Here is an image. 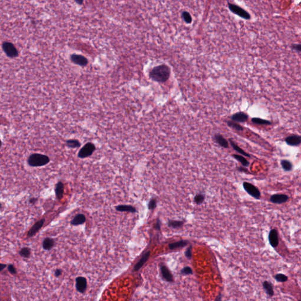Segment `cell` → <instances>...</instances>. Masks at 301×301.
Segmentation results:
<instances>
[{
	"instance_id": "cell-30",
	"label": "cell",
	"mask_w": 301,
	"mask_h": 301,
	"mask_svg": "<svg viewBox=\"0 0 301 301\" xmlns=\"http://www.w3.org/2000/svg\"><path fill=\"white\" fill-rule=\"evenodd\" d=\"M227 125H228V127L232 128H233V129H234L237 131H243V128L241 125H240L239 124H237V122L229 121L227 122Z\"/></svg>"
},
{
	"instance_id": "cell-5",
	"label": "cell",
	"mask_w": 301,
	"mask_h": 301,
	"mask_svg": "<svg viewBox=\"0 0 301 301\" xmlns=\"http://www.w3.org/2000/svg\"><path fill=\"white\" fill-rule=\"evenodd\" d=\"M95 149V146L93 143L88 142L79 151L78 156L82 159L89 157L93 154Z\"/></svg>"
},
{
	"instance_id": "cell-27",
	"label": "cell",
	"mask_w": 301,
	"mask_h": 301,
	"mask_svg": "<svg viewBox=\"0 0 301 301\" xmlns=\"http://www.w3.org/2000/svg\"><path fill=\"white\" fill-rule=\"evenodd\" d=\"M67 145L71 148H77L80 147L81 143L76 139H69L67 141Z\"/></svg>"
},
{
	"instance_id": "cell-14",
	"label": "cell",
	"mask_w": 301,
	"mask_h": 301,
	"mask_svg": "<svg viewBox=\"0 0 301 301\" xmlns=\"http://www.w3.org/2000/svg\"><path fill=\"white\" fill-rule=\"evenodd\" d=\"M231 118L233 122L242 123L248 120V116L243 112H239L233 114Z\"/></svg>"
},
{
	"instance_id": "cell-43",
	"label": "cell",
	"mask_w": 301,
	"mask_h": 301,
	"mask_svg": "<svg viewBox=\"0 0 301 301\" xmlns=\"http://www.w3.org/2000/svg\"><path fill=\"white\" fill-rule=\"evenodd\" d=\"M37 201H38V199L37 198H30L29 199V203H32V204H34Z\"/></svg>"
},
{
	"instance_id": "cell-33",
	"label": "cell",
	"mask_w": 301,
	"mask_h": 301,
	"mask_svg": "<svg viewBox=\"0 0 301 301\" xmlns=\"http://www.w3.org/2000/svg\"><path fill=\"white\" fill-rule=\"evenodd\" d=\"M20 255L25 258H28L31 255V250L28 248L25 247L20 250Z\"/></svg>"
},
{
	"instance_id": "cell-40",
	"label": "cell",
	"mask_w": 301,
	"mask_h": 301,
	"mask_svg": "<svg viewBox=\"0 0 301 301\" xmlns=\"http://www.w3.org/2000/svg\"><path fill=\"white\" fill-rule=\"evenodd\" d=\"M155 228H156V229L158 230H160V228H161V222L159 219H158L157 220H156V225H155Z\"/></svg>"
},
{
	"instance_id": "cell-9",
	"label": "cell",
	"mask_w": 301,
	"mask_h": 301,
	"mask_svg": "<svg viewBox=\"0 0 301 301\" xmlns=\"http://www.w3.org/2000/svg\"><path fill=\"white\" fill-rule=\"evenodd\" d=\"M71 60L73 63L76 65H79L82 67V66L85 67L88 64V59L84 56L81 55H77V54L71 55Z\"/></svg>"
},
{
	"instance_id": "cell-16",
	"label": "cell",
	"mask_w": 301,
	"mask_h": 301,
	"mask_svg": "<svg viewBox=\"0 0 301 301\" xmlns=\"http://www.w3.org/2000/svg\"><path fill=\"white\" fill-rule=\"evenodd\" d=\"M86 222V217L82 214L76 215L74 218L71 221V224L74 226H78L82 225Z\"/></svg>"
},
{
	"instance_id": "cell-42",
	"label": "cell",
	"mask_w": 301,
	"mask_h": 301,
	"mask_svg": "<svg viewBox=\"0 0 301 301\" xmlns=\"http://www.w3.org/2000/svg\"><path fill=\"white\" fill-rule=\"evenodd\" d=\"M222 294L221 293H220L218 295L216 296V298H215V301H222Z\"/></svg>"
},
{
	"instance_id": "cell-45",
	"label": "cell",
	"mask_w": 301,
	"mask_h": 301,
	"mask_svg": "<svg viewBox=\"0 0 301 301\" xmlns=\"http://www.w3.org/2000/svg\"><path fill=\"white\" fill-rule=\"evenodd\" d=\"M76 2H77V3H79V4H82L83 3V1H76Z\"/></svg>"
},
{
	"instance_id": "cell-17",
	"label": "cell",
	"mask_w": 301,
	"mask_h": 301,
	"mask_svg": "<svg viewBox=\"0 0 301 301\" xmlns=\"http://www.w3.org/2000/svg\"><path fill=\"white\" fill-rule=\"evenodd\" d=\"M150 251H148L145 253L144 255H143V256L141 258L140 261L136 264L135 266H134L133 269H134L135 271H137L141 269V268L144 265V264H145V262L148 260V259L150 256Z\"/></svg>"
},
{
	"instance_id": "cell-15",
	"label": "cell",
	"mask_w": 301,
	"mask_h": 301,
	"mask_svg": "<svg viewBox=\"0 0 301 301\" xmlns=\"http://www.w3.org/2000/svg\"><path fill=\"white\" fill-rule=\"evenodd\" d=\"M214 140L216 143H218L220 146L224 148H228L229 146V143L228 141L220 133H216L214 135Z\"/></svg>"
},
{
	"instance_id": "cell-38",
	"label": "cell",
	"mask_w": 301,
	"mask_h": 301,
	"mask_svg": "<svg viewBox=\"0 0 301 301\" xmlns=\"http://www.w3.org/2000/svg\"><path fill=\"white\" fill-rule=\"evenodd\" d=\"M8 269L9 272H10L12 275L17 273V270H16L15 268L12 265H9L8 266Z\"/></svg>"
},
{
	"instance_id": "cell-36",
	"label": "cell",
	"mask_w": 301,
	"mask_h": 301,
	"mask_svg": "<svg viewBox=\"0 0 301 301\" xmlns=\"http://www.w3.org/2000/svg\"><path fill=\"white\" fill-rule=\"evenodd\" d=\"M156 207V201L155 198H152L148 203V208L149 209H154Z\"/></svg>"
},
{
	"instance_id": "cell-47",
	"label": "cell",
	"mask_w": 301,
	"mask_h": 301,
	"mask_svg": "<svg viewBox=\"0 0 301 301\" xmlns=\"http://www.w3.org/2000/svg\"><path fill=\"white\" fill-rule=\"evenodd\" d=\"M1 203H0V208H1Z\"/></svg>"
},
{
	"instance_id": "cell-28",
	"label": "cell",
	"mask_w": 301,
	"mask_h": 301,
	"mask_svg": "<svg viewBox=\"0 0 301 301\" xmlns=\"http://www.w3.org/2000/svg\"><path fill=\"white\" fill-rule=\"evenodd\" d=\"M251 121L252 122L255 124L258 125H271L272 122L268 120L261 119L260 118H253L251 120Z\"/></svg>"
},
{
	"instance_id": "cell-29",
	"label": "cell",
	"mask_w": 301,
	"mask_h": 301,
	"mask_svg": "<svg viewBox=\"0 0 301 301\" xmlns=\"http://www.w3.org/2000/svg\"><path fill=\"white\" fill-rule=\"evenodd\" d=\"M205 198V195L203 193H198L194 198V201L197 205H200L203 203Z\"/></svg>"
},
{
	"instance_id": "cell-2",
	"label": "cell",
	"mask_w": 301,
	"mask_h": 301,
	"mask_svg": "<svg viewBox=\"0 0 301 301\" xmlns=\"http://www.w3.org/2000/svg\"><path fill=\"white\" fill-rule=\"evenodd\" d=\"M50 158L46 155L35 153L28 157L27 162L29 166L33 167H39L44 166L50 162Z\"/></svg>"
},
{
	"instance_id": "cell-8",
	"label": "cell",
	"mask_w": 301,
	"mask_h": 301,
	"mask_svg": "<svg viewBox=\"0 0 301 301\" xmlns=\"http://www.w3.org/2000/svg\"><path fill=\"white\" fill-rule=\"evenodd\" d=\"M269 242L271 246L273 248H275L278 246L279 244V237H278V231L275 229H271L268 235Z\"/></svg>"
},
{
	"instance_id": "cell-25",
	"label": "cell",
	"mask_w": 301,
	"mask_h": 301,
	"mask_svg": "<svg viewBox=\"0 0 301 301\" xmlns=\"http://www.w3.org/2000/svg\"><path fill=\"white\" fill-rule=\"evenodd\" d=\"M233 157L235 159H237L238 161L241 162V164L243 165L244 167H248L249 166V162L245 157L241 156L240 155H237V154H233Z\"/></svg>"
},
{
	"instance_id": "cell-21",
	"label": "cell",
	"mask_w": 301,
	"mask_h": 301,
	"mask_svg": "<svg viewBox=\"0 0 301 301\" xmlns=\"http://www.w3.org/2000/svg\"><path fill=\"white\" fill-rule=\"evenodd\" d=\"M116 210L120 212H129L131 213H135L137 212V209L135 208L131 205H121L116 207Z\"/></svg>"
},
{
	"instance_id": "cell-48",
	"label": "cell",
	"mask_w": 301,
	"mask_h": 301,
	"mask_svg": "<svg viewBox=\"0 0 301 301\" xmlns=\"http://www.w3.org/2000/svg\"><path fill=\"white\" fill-rule=\"evenodd\" d=\"M298 301H301V299H299V300H298Z\"/></svg>"
},
{
	"instance_id": "cell-44",
	"label": "cell",
	"mask_w": 301,
	"mask_h": 301,
	"mask_svg": "<svg viewBox=\"0 0 301 301\" xmlns=\"http://www.w3.org/2000/svg\"><path fill=\"white\" fill-rule=\"evenodd\" d=\"M6 267V265L5 264H0V272L2 271Z\"/></svg>"
},
{
	"instance_id": "cell-6",
	"label": "cell",
	"mask_w": 301,
	"mask_h": 301,
	"mask_svg": "<svg viewBox=\"0 0 301 301\" xmlns=\"http://www.w3.org/2000/svg\"><path fill=\"white\" fill-rule=\"evenodd\" d=\"M243 187L245 191L251 195L256 199H259L261 198V192L260 190L252 184L244 182L243 183Z\"/></svg>"
},
{
	"instance_id": "cell-31",
	"label": "cell",
	"mask_w": 301,
	"mask_h": 301,
	"mask_svg": "<svg viewBox=\"0 0 301 301\" xmlns=\"http://www.w3.org/2000/svg\"><path fill=\"white\" fill-rule=\"evenodd\" d=\"M181 17H182V18L183 19V20L186 24H191L192 21V17H191V14L189 12L186 11L182 12V14H181Z\"/></svg>"
},
{
	"instance_id": "cell-11",
	"label": "cell",
	"mask_w": 301,
	"mask_h": 301,
	"mask_svg": "<svg viewBox=\"0 0 301 301\" xmlns=\"http://www.w3.org/2000/svg\"><path fill=\"white\" fill-rule=\"evenodd\" d=\"M45 221H46L45 219H42L38 221L37 222H36L28 232L27 237L31 238L34 236L35 234L40 230L41 228L44 225Z\"/></svg>"
},
{
	"instance_id": "cell-24",
	"label": "cell",
	"mask_w": 301,
	"mask_h": 301,
	"mask_svg": "<svg viewBox=\"0 0 301 301\" xmlns=\"http://www.w3.org/2000/svg\"><path fill=\"white\" fill-rule=\"evenodd\" d=\"M281 164L282 168H283V169L285 171L289 172L292 169L293 165H292V162L288 161V160H287V159H282L281 161Z\"/></svg>"
},
{
	"instance_id": "cell-4",
	"label": "cell",
	"mask_w": 301,
	"mask_h": 301,
	"mask_svg": "<svg viewBox=\"0 0 301 301\" xmlns=\"http://www.w3.org/2000/svg\"><path fill=\"white\" fill-rule=\"evenodd\" d=\"M228 8L229 10L233 14L238 15L239 17L246 20H249L251 19V15L249 14L248 12L246 11L245 10L241 8V7L237 6L236 4H233L230 2H228Z\"/></svg>"
},
{
	"instance_id": "cell-34",
	"label": "cell",
	"mask_w": 301,
	"mask_h": 301,
	"mask_svg": "<svg viewBox=\"0 0 301 301\" xmlns=\"http://www.w3.org/2000/svg\"><path fill=\"white\" fill-rule=\"evenodd\" d=\"M181 273L182 275H192L193 274V271L192 269L190 266H185L183 268L181 271Z\"/></svg>"
},
{
	"instance_id": "cell-39",
	"label": "cell",
	"mask_w": 301,
	"mask_h": 301,
	"mask_svg": "<svg viewBox=\"0 0 301 301\" xmlns=\"http://www.w3.org/2000/svg\"><path fill=\"white\" fill-rule=\"evenodd\" d=\"M237 169L239 172H243L248 173V170L245 167H238Z\"/></svg>"
},
{
	"instance_id": "cell-7",
	"label": "cell",
	"mask_w": 301,
	"mask_h": 301,
	"mask_svg": "<svg viewBox=\"0 0 301 301\" xmlns=\"http://www.w3.org/2000/svg\"><path fill=\"white\" fill-rule=\"evenodd\" d=\"M289 199V197L285 194H273L270 197V201L275 204H282L286 203Z\"/></svg>"
},
{
	"instance_id": "cell-13",
	"label": "cell",
	"mask_w": 301,
	"mask_h": 301,
	"mask_svg": "<svg viewBox=\"0 0 301 301\" xmlns=\"http://www.w3.org/2000/svg\"><path fill=\"white\" fill-rule=\"evenodd\" d=\"M161 271L162 277L166 281L169 282H172L174 281L173 275L167 266L165 265H162L161 266Z\"/></svg>"
},
{
	"instance_id": "cell-3",
	"label": "cell",
	"mask_w": 301,
	"mask_h": 301,
	"mask_svg": "<svg viewBox=\"0 0 301 301\" xmlns=\"http://www.w3.org/2000/svg\"><path fill=\"white\" fill-rule=\"evenodd\" d=\"M2 48L5 52L7 56L9 58H16L18 56V52L16 47L14 45L8 41L3 42L2 44Z\"/></svg>"
},
{
	"instance_id": "cell-18",
	"label": "cell",
	"mask_w": 301,
	"mask_h": 301,
	"mask_svg": "<svg viewBox=\"0 0 301 301\" xmlns=\"http://www.w3.org/2000/svg\"><path fill=\"white\" fill-rule=\"evenodd\" d=\"M64 192V185L62 182H58L56 185L55 188V192L56 198L58 200H60L63 198Z\"/></svg>"
},
{
	"instance_id": "cell-10",
	"label": "cell",
	"mask_w": 301,
	"mask_h": 301,
	"mask_svg": "<svg viewBox=\"0 0 301 301\" xmlns=\"http://www.w3.org/2000/svg\"><path fill=\"white\" fill-rule=\"evenodd\" d=\"M87 282L86 278L79 277L76 279V288L80 293H84L87 289Z\"/></svg>"
},
{
	"instance_id": "cell-20",
	"label": "cell",
	"mask_w": 301,
	"mask_h": 301,
	"mask_svg": "<svg viewBox=\"0 0 301 301\" xmlns=\"http://www.w3.org/2000/svg\"><path fill=\"white\" fill-rule=\"evenodd\" d=\"M262 286H263V288L265 290L266 294L268 295L270 297H272L274 295L273 286L272 284L269 281H265L262 283Z\"/></svg>"
},
{
	"instance_id": "cell-1",
	"label": "cell",
	"mask_w": 301,
	"mask_h": 301,
	"mask_svg": "<svg viewBox=\"0 0 301 301\" xmlns=\"http://www.w3.org/2000/svg\"><path fill=\"white\" fill-rule=\"evenodd\" d=\"M171 74V70L167 65L162 64L153 68L150 72V76L153 81L165 82L168 80Z\"/></svg>"
},
{
	"instance_id": "cell-32",
	"label": "cell",
	"mask_w": 301,
	"mask_h": 301,
	"mask_svg": "<svg viewBox=\"0 0 301 301\" xmlns=\"http://www.w3.org/2000/svg\"><path fill=\"white\" fill-rule=\"evenodd\" d=\"M274 278L279 282H285L288 280V277L283 273H278L275 276Z\"/></svg>"
},
{
	"instance_id": "cell-19",
	"label": "cell",
	"mask_w": 301,
	"mask_h": 301,
	"mask_svg": "<svg viewBox=\"0 0 301 301\" xmlns=\"http://www.w3.org/2000/svg\"><path fill=\"white\" fill-rule=\"evenodd\" d=\"M188 243H189V242L187 240H181V241L176 242L170 243L169 245V248L171 250L182 248H184L186 246H187Z\"/></svg>"
},
{
	"instance_id": "cell-26",
	"label": "cell",
	"mask_w": 301,
	"mask_h": 301,
	"mask_svg": "<svg viewBox=\"0 0 301 301\" xmlns=\"http://www.w3.org/2000/svg\"><path fill=\"white\" fill-rule=\"evenodd\" d=\"M184 224L182 220H170L168 221V226L172 228H178L182 227Z\"/></svg>"
},
{
	"instance_id": "cell-22",
	"label": "cell",
	"mask_w": 301,
	"mask_h": 301,
	"mask_svg": "<svg viewBox=\"0 0 301 301\" xmlns=\"http://www.w3.org/2000/svg\"><path fill=\"white\" fill-rule=\"evenodd\" d=\"M54 245V241L52 238H46L44 239L42 242V247L44 249L48 251L52 249Z\"/></svg>"
},
{
	"instance_id": "cell-35",
	"label": "cell",
	"mask_w": 301,
	"mask_h": 301,
	"mask_svg": "<svg viewBox=\"0 0 301 301\" xmlns=\"http://www.w3.org/2000/svg\"><path fill=\"white\" fill-rule=\"evenodd\" d=\"M185 256L188 260H191L192 258V246H190L185 252Z\"/></svg>"
},
{
	"instance_id": "cell-37",
	"label": "cell",
	"mask_w": 301,
	"mask_h": 301,
	"mask_svg": "<svg viewBox=\"0 0 301 301\" xmlns=\"http://www.w3.org/2000/svg\"><path fill=\"white\" fill-rule=\"evenodd\" d=\"M291 48L298 52L301 51V46L300 44H294L291 46Z\"/></svg>"
},
{
	"instance_id": "cell-41",
	"label": "cell",
	"mask_w": 301,
	"mask_h": 301,
	"mask_svg": "<svg viewBox=\"0 0 301 301\" xmlns=\"http://www.w3.org/2000/svg\"><path fill=\"white\" fill-rule=\"evenodd\" d=\"M61 274H62V271H61V269H57V270L55 271V277H59V276H60Z\"/></svg>"
},
{
	"instance_id": "cell-12",
	"label": "cell",
	"mask_w": 301,
	"mask_h": 301,
	"mask_svg": "<svg viewBox=\"0 0 301 301\" xmlns=\"http://www.w3.org/2000/svg\"><path fill=\"white\" fill-rule=\"evenodd\" d=\"M285 141L287 145L295 146L301 144V136L298 135H292L286 137Z\"/></svg>"
},
{
	"instance_id": "cell-23",
	"label": "cell",
	"mask_w": 301,
	"mask_h": 301,
	"mask_svg": "<svg viewBox=\"0 0 301 301\" xmlns=\"http://www.w3.org/2000/svg\"><path fill=\"white\" fill-rule=\"evenodd\" d=\"M229 143L231 144V145L232 146V148H233L234 150H236L238 153H239L240 154L242 155L243 156H246V157H248V158L251 157V155H249V154H248L245 150H243L242 148H241L239 146H238L232 139H229Z\"/></svg>"
},
{
	"instance_id": "cell-46",
	"label": "cell",
	"mask_w": 301,
	"mask_h": 301,
	"mask_svg": "<svg viewBox=\"0 0 301 301\" xmlns=\"http://www.w3.org/2000/svg\"><path fill=\"white\" fill-rule=\"evenodd\" d=\"M1 144H2V143H1V139H0V148H1Z\"/></svg>"
}]
</instances>
